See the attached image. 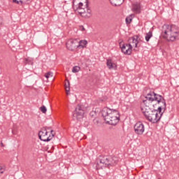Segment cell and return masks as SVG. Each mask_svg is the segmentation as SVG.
Returning <instances> with one entry per match:
<instances>
[{
  "instance_id": "52a82bcc",
  "label": "cell",
  "mask_w": 179,
  "mask_h": 179,
  "mask_svg": "<svg viewBox=\"0 0 179 179\" xmlns=\"http://www.w3.org/2000/svg\"><path fill=\"white\" fill-rule=\"evenodd\" d=\"M80 40L79 38H73L68 40L65 43L67 49L70 51L74 52L79 49Z\"/></svg>"
},
{
  "instance_id": "9c48e42d",
  "label": "cell",
  "mask_w": 179,
  "mask_h": 179,
  "mask_svg": "<svg viewBox=\"0 0 179 179\" xmlns=\"http://www.w3.org/2000/svg\"><path fill=\"white\" fill-rule=\"evenodd\" d=\"M119 44L122 52L125 55H130L132 54V49L129 43H125L122 39L118 41Z\"/></svg>"
},
{
  "instance_id": "e0dca14e",
  "label": "cell",
  "mask_w": 179,
  "mask_h": 179,
  "mask_svg": "<svg viewBox=\"0 0 179 179\" xmlns=\"http://www.w3.org/2000/svg\"><path fill=\"white\" fill-rule=\"evenodd\" d=\"M134 17L135 14H130V15L128 16L125 19L126 23L127 25H129V24L131 23Z\"/></svg>"
},
{
  "instance_id": "6da1fadb",
  "label": "cell",
  "mask_w": 179,
  "mask_h": 179,
  "mask_svg": "<svg viewBox=\"0 0 179 179\" xmlns=\"http://www.w3.org/2000/svg\"><path fill=\"white\" fill-rule=\"evenodd\" d=\"M166 107L163 97L150 88L145 89L141 96L140 107L147 120L155 124L158 122L165 112Z\"/></svg>"
},
{
  "instance_id": "ffe728a7",
  "label": "cell",
  "mask_w": 179,
  "mask_h": 179,
  "mask_svg": "<svg viewBox=\"0 0 179 179\" xmlns=\"http://www.w3.org/2000/svg\"><path fill=\"white\" fill-rule=\"evenodd\" d=\"M81 69V67L79 66H75L72 68V72L74 73H78Z\"/></svg>"
},
{
  "instance_id": "44dd1931",
  "label": "cell",
  "mask_w": 179,
  "mask_h": 179,
  "mask_svg": "<svg viewBox=\"0 0 179 179\" xmlns=\"http://www.w3.org/2000/svg\"><path fill=\"white\" fill-rule=\"evenodd\" d=\"M6 170V166L4 164H0V176L3 174Z\"/></svg>"
},
{
  "instance_id": "277c9868",
  "label": "cell",
  "mask_w": 179,
  "mask_h": 179,
  "mask_svg": "<svg viewBox=\"0 0 179 179\" xmlns=\"http://www.w3.org/2000/svg\"><path fill=\"white\" fill-rule=\"evenodd\" d=\"M162 36L169 42H174L178 39L179 28L173 24H164L162 27Z\"/></svg>"
},
{
  "instance_id": "5bb4252c",
  "label": "cell",
  "mask_w": 179,
  "mask_h": 179,
  "mask_svg": "<svg viewBox=\"0 0 179 179\" xmlns=\"http://www.w3.org/2000/svg\"><path fill=\"white\" fill-rule=\"evenodd\" d=\"M64 86L67 96H68L70 93V91H71V86L68 79L67 78L65 79L64 82Z\"/></svg>"
},
{
  "instance_id": "603a6c76",
  "label": "cell",
  "mask_w": 179,
  "mask_h": 179,
  "mask_svg": "<svg viewBox=\"0 0 179 179\" xmlns=\"http://www.w3.org/2000/svg\"><path fill=\"white\" fill-rule=\"evenodd\" d=\"M153 36V34L152 32H149L146 34V36H145V39L147 42H149L150 39Z\"/></svg>"
},
{
  "instance_id": "484cf974",
  "label": "cell",
  "mask_w": 179,
  "mask_h": 179,
  "mask_svg": "<svg viewBox=\"0 0 179 179\" xmlns=\"http://www.w3.org/2000/svg\"><path fill=\"white\" fill-rule=\"evenodd\" d=\"M80 27V30H81L82 31H84L85 30V29L84 28V27L83 26H81L79 27Z\"/></svg>"
},
{
  "instance_id": "ba28073f",
  "label": "cell",
  "mask_w": 179,
  "mask_h": 179,
  "mask_svg": "<svg viewBox=\"0 0 179 179\" xmlns=\"http://www.w3.org/2000/svg\"><path fill=\"white\" fill-rule=\"evenodd\" d=\"M86 109V107L84 105L81 104H79L74 111V118L78 120L82 119L85 115Z\"/></svg>"
},
{
  "instance_id": "3957f363",
  "label": "cell",
  "mask_w": 179,
  "mask_h": 179,
  "mask_svg": "<svg viewBox=\"0 0 179 179\" xmlns=\"http://www.w3.org/2000/svg\"><path fill=\"white\" fill-rule=\"evenodd\" d=\"M101 113L106 124L115 126L119 122L120 115L118 111L105 107L103 109Z\"/></svg>"
},
{
  "instance_id": "5b68a950",
  "label": "cell",
  "mask_w": 179,
  "mask_h": 179,
  "mask_svg": "<svg viewBox=\"0 0 179 179\" xmlns=\"http://www.w3.org/2000/svg\"><path fill=\"white\" fill-rule=\"evenodd\" d=\"M119 161V159L115 155L100 156L95 162L97 169L104 168H110L117 165Z\"/></svg>"
},
{
  "instance_id": "8fae6325",
  "label": "cell",
  "mask_w": 179,
  "mask_h": 179,
  "mask_svg": "<svg viewBox=\"0 0 179 179\" xmlns=\"http://www.w3.org/2000/svg\"><path fill=\"white\" fill-rule=\"evenodd\" d=\"M135 132L139 135H142L144 131V127L143 123L141 122H137L134 127Z\"/></svg>"
},
{
  "instance_id": "7a4b0ae2",
  "label": "cell",
  "mask_w": 179,
  "mask_h": 179,
  "mask_svg": "<svg viewBox=\"0 0 179 179\" xmlns=\"http://www.w3.org/2000/svg\"><path fill=\"white\" fill-rule=\"evenodd\" d=\"M72 4L75 13L81 17L88 19L92 15L89 0H73Z\"/></svg>"
},
{
  "instance_id": "7c38bea8",
  "label": "cell",
  "mask_w": 179,
  "mask_h": 179,
  "mask_svg": "<svg viewBox=\"0 0 179 179\" xmlns=\"http://www.w3.org/2000/svg\"><path fill=\"white\" fill-rule=\"evenodd\" d=\"M132 11L134 13L139 14L141 12V4L139 2H134L132 4Z\"/></svg>"
},
{
  "instance_id": "8992f818",
  "label": "cell",
  "mask_w": 179,
  "mask_h": 179,
  "mask_svg": "<svg viewBox=\"0 0 179 179\" xmlns=\"http://www.w3.org/2000/svg\"><path fill=\"white\" fill-rule=\"evenodd\" d=\"M55 132L52 127H43L38 132V135L39 139L42 141L49 142L55 136Z\"/></svg>"
},
{
  "instance_id": "ac0fdd59",
  "label": "cell",
  "mask_w": 179,
  "mask_h": 179,
  "mask_svg": "<svg viewBox=\"0 0 179 179\" xmlns=\"http://www.w3.org/2000/svg\"><path fill=\"white\" fill-rule=\"evenodd\" d=\"M88 42L86 39L80 40L79 41V49L84 48L86 47Z\"/></svg>"
},
{
  "instance_id": "7402d4cb",
  "label": "cell",
  "mask_w": 179,
  "mask_h": 179,
  "mask_svg": "<svg viewBox=\"0 0 179 179\" xmlns=\"http://www.w3.org/2000/svg\"><path fill=\"white\" fill-rule=\"evenodd\" d=\"M53 75H54V74H53V72L51 71H49L45 74L44 76L46 78L48 79L51 78V77L53 76Z\"/></svg>"
},
{
  "instance_id": "30bf717a",
  "label": "cell",
  "mask_w": 179,
  "mask_h": 179,
  "mask_svg": "<svg viewBox=\"0 0 179 179\" xmlns=\"http://www.w3.org/2000/svg\"><path fill=\"white\" fill-rule=\"evenodd\" d=\"M141 38L139 35H135L129 38L128 43L131 46L132 50H137L139 47Z\"/></svg>"
},
{
  "instance_id": "d4e9b609",
  "label": "cell",
  "mask_w": 179,
  "mask_h": 179,
  "mask_svg": "<svg viewBox=\"0 0 179 179\" xmlns=\"http://www.w3.org/2000/svg\"><path fill=\"white\" fill-rule=\"evenodd\" d=\"M40 110L42 113H46L47 111V108L44 105H42L40 108Z\"/></svg>"
},
{
  "instance_id": "2e32d148",
  "label": "cell",
  "mask_w": 179,
  "mask_h": 179,
  "mask_svg": "<svg viewBox=\"0 0 179 179\" xmlns=\"http://www.w3.org/2000/svg\"><path fill=\"white\" fill-rule=\"evenodd\" d=\"M14 3L19 4H26L30 3L32 0H12Z\"/></svg>"
},
{
  "instance_id": "4fadbf2b",
  "label": "cell",
  "mask_w": 179,
  "mask_h": 179,
  "mask_svg": "<svg viewBox=\"0 0 179 179\" xmlns=\"http://www.w3.org/2000/svg\"><path fill=\"white\" fill-rule=\"evenodd\" d=\"M106 65L108 68L110 70H117L118 68L117 65L112 60L108 59L106 61Z\"/></svg>"
},
{
  "instance_id": "cb8c5ba5",
  "label": "cell",
  "mask_w": 179,
  "mask_h": 179,
  "mask_svg": "<svg viewBox=\"0 0 179 179\" xmlns=\"http://www.w3.org/2000/svg\"><path fill=\"white\" fill-rule=\"evenodd\" d=\"M99 108H97L95 110H93L92 112H91L90 115L92 117H95V116H96L97 115V113L99 112Z\"/></svg>"
},
{
  "instance_id": "d6986e66",
  "label": "cell",
  "mask_w": 179,
  "mask_h": 179,
  "mask_svg": "<svg viewBox=\"0 0 179 179\" xmlns=\"http://www.w3.org/2000/svg\"><path fill=\"white\" fill-rule=\"evenodd\" d=\"M34 60L32 58L30 57H26L24 60V64H25L33 65V64Z\"/></svg>"
},
{
  "instance_id": "9a60e30c",
  "label": "cell",
  "mask_w": 179,
  "mask_h": 179,
  "mask_svg": "<svg viewBox=\"0 0 179 179\" xmlns=\"http://www.w3.org/2000/svg\"><path fill=\"white\" fill-rule=\"evenodd\" d=\"M111 5L114 6H120L124 3L125 0H109Z\"/></svg>"
}]
</instances>
